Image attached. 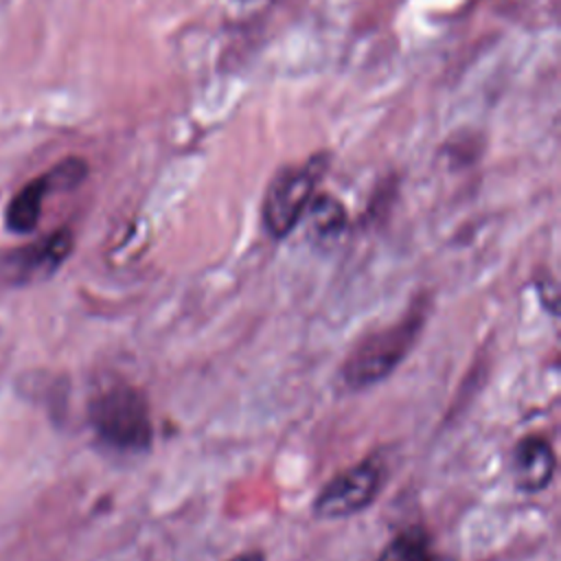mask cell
I'll return each instance as SVG.
<instances>
[{"mask_svg":"<svg viewBox=\"0 0 561 561\" xmlns=\"http://www.w3.org/2000/svg\"><path fill=\"white\" fill-rule=\"evenodd\" d=\"M427 311L430 302L419 298L403 318L364 335L342 364V381L351 390H364L390 377L414 348L425 327Z\"/></svg>","mask_w":561,"mask_h":561,"instance_id":"obj_1","label":"cell"},{"mask_svg":"<svg viewBox=\"0 0 561 561\" xmlns=\"http://www.w3.org/2000/svg\"><path fill=\"white\" fill-rule=\"evenodd\" d=\"M88 421L101 443L140 454L153 445V423L147 397L129 383H112L88 403Z\"/></svg>","mask_w":561,"mask_h":561,"instance_id":"obj_2","label":"cell"},{"mask_svg":"<svg viewBox=\"0 0 561 561\" xmlns=\"http://www.w3.org/2000/svg\"><path fill=\"white\" fill-rule=\"evenodd\" d=\"M329 158L318 153L302 164H289L276 171L263 195L261 217L272 239H285L305 217L316 186L327 171Z\"/></svg>","mask_w":561,"mask_h":561,"instance_id":"obj_3","label":"cell"},{"mask_svg":"<svg viewBox=\"0 0 561 561\" xmlns=\"http://www.w3.org/2000/svg\"><path fill=\"white\" fill-rule=\"evenodd\" d=\"M88 175V164L79 156H68L50 167L46 173L28 180L9 202L4 224L13 234H28L37 228L42 206L48 193L72 191Z\"/></svg>","mask_w":561,"mask_h":561,"instance_id":"obj_4","label":"cell"},{"mask_svg":"<svg viewBox=\"0 0 561 561\" xmlns=\"http://www.w3.org/2000/svg\"><path fill=\"white\" fill-rule=\"evenodd\" d=\"M383 486V467L370 458L333 476L313 500L318 519H344L368 508Z\"/></svg>","mask_w":561,"mask_h":561,"instance_id":"obj_5","label":"cell"},{"mask_svg":"<svg viewBox=\"0 0 561 561\" xmlns=\"http://www.w3.org/2000/svg\"><path fill=\"white\" fill-rule=\"evenodd\" d=\"M75 245L72 232L68 228H59L48 237L26 243L2 259V272L11 283L24 285L53 276L61 263L70 256Z\"/></svg>","mask_w":561,"mask_h":561,"instance_id":"obj_6","label":"cell"},{"mask_svg":"<svg viewBox=\"0 0 561 561\" xmlns=\"http://www.w3.org/2000/svg\"><path fill=\"white\" fill-rule=\"evenodd\" d=\"M557 471V456L552 445L537 434L524 436L515 449L511 460V476L519 491L539 493L543 491Z\"/></svg>","mask_w":561,"mask_h":561,"instance_id":"obj_7","label":"cell"},{"mask_svg":"<svg viewBox=\"0 0 561 561\" xmlns=\"http://www.w3.org/2000/svg\"><path fill=\"white\" fill-rule=\"evenodd\" d=\"M305 217L309 219L311 232H316V237H320V239H331V237L340 234L346 226L344 206L335 197H329V195H316L311 199Z\"/></svg>","mask_w":561,"mask_h":561,"instance_id":"obj_8","label":"cell"},{"mask_svg":"<svg viewBox=\"0 0 561 561\" xmlns=\"http://www.w3.org/2000/svg\"><path fill=\"white\" fill-rule=\"evenodd\" d=\"M379 561H434V554L427 535L416 526L397 535L386 546Z\"/></svg>","mask_w":561,"mask_h":561,"instance_id":"obj_9","label":"cell"},{"mask_svg":"<svg viewBox=\"0 0 561 561\" xmlns=\"http://www.w3.org/2000/svg\"><path fill=\"white\" fill-rule=\"evenodd\" d=\"M228 561H265V554L261 550H250V552H239Z\"/></svg>","mask_w":561,"mask_h":561,"instance_id":"obj_10","label":"cell"}]
</instances>
